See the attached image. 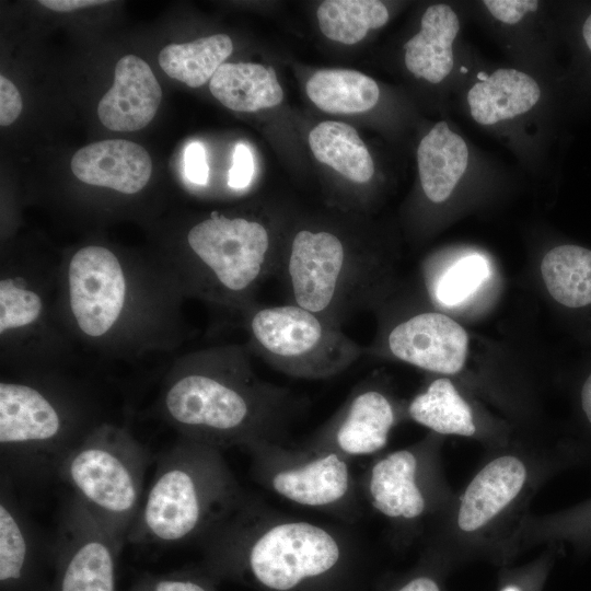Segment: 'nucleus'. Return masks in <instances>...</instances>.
I'll use <instances>...</instances> for the list:
<instances>
[{
	"mask_svg": "<svg viewBox=\"0 0 591 591\" xmlns=\"http://www.w3.org/2000/svg\"><path fill=\"white\" fill-rule=\"evenodd\" d=\"M209 90L221 104L236 112L274 107L283 99L275 69L253 62L221 65L209 82Z\"/></svg>",
	"mask_w": 591,
	"mask_h": 591,
	"instance_id": "21",
	"label": "nucleus"
},
{
	"mask_svg": "<svg viewBox=\"0 0 591 591\" xmlns=\"http://www.w3.org/2000/svg\"><path fill=\"white\" fill-rule=\"evenodd\" d=\"M125 544L72 497L50 544L49 591H116L118 557Z\"/></svg>",
	"mask_w": 591,
	"mask_h": 591,
	"instance_id": "10",
	"label": "nucleus"
},
{
	"mask_svg": "<svg viewBox=\"0 0 591 591\" xmlns=\"http://www.w3.org/2000/svg\"><path fill=\"white\" fill-rule=\"evenodd\" d=\"M339 547L325 530L306 522L282 523L252 545L248 564L264 586L279 591L306 577L328 571L338 561Z\"/></svg>",
	"mask_w": 591,
	"mask_h": 591,
	"instance_id": "11",
	"label": "nucleus"
},
{
	"mask_svg": "<svg viewBox=\"0 0 591 591\" xmlns=\"http://www.w3.org/2000/svg\"><path fill=\"white\" fill-rule=\"evenodd\" d=\"M460 21L447 4L430 5L424 13L420 31L405 45V65L417 78L431 83L441 82L454 66L452 44Z\"/></svg>",
	"mask_w": 591,
	"mask_h": 591,
	"instance_id": "17",
	"label": "nucleus"
},
{
	"mask_svg": "<svg viewBox=\"0 0 591 591\" xmlns=\"http://www.w3.org/2000/svg\"><path fill=\"white\" fill-rule=\"evenodd\" d=\"M415 455L401 450L378 462L371 473L373 506L390 518L414 519L425 510L424 496L415 482Z\"/></svg>",
	"mask_w": 591,
	"mask_h": 591,
	"instance_id": "22",
	"label": "nucleus"
},
{
	"mask_svg": "<svg viewBox=\"0 0 591 591\" xmlns=\"http://www.w3.org/2000/svg\"><path fill=\"white\" fill-rule=\"evenodd\" d=\"M540 96L538 84L526 73L498 69L471 88L467 103L475 121L494 125L529 112Z\"/></svg>",
	"mask_w": 591,
	"mask_h": 591,
	"instance_id": "20",
	"label": "nucleus"
},
{
	"mask_svg": "<svg viewBox=\"0 0 591 591\" xmlns=\"http://www.w3.org/2000/svg\"><path fill=\"white\" fill-rule=\"evenodd\" d=\"M252 356L245 344H225L176 358L162 380L159 416L185 439L204 444L253 431L280 393L258 381Z\"/></svg>",
	"mask_w": 591,
	"mask_h": 591,
	"instance_id": "2",
	"label": "nucleus"
},
{
	"mask_svg": "<svg viewBox=\"0 0 591 591\" xmlns=\"http://www.w3.org/2000/svg\"><path fill=\"white\" fill-rule=\"evenodd\" d=\"M417 163L425 196L440 204L450 197L465 173L468 149L445 121H439L419 142Z\"/></svg>",
	"mask_w": 591,
	"mask_h": 591,
	"instance_id": "18",
	"label": "nucleus"
},
{
	"mask_svg": "<svg viewBox=\"0 0 591 591\" xmlns=\"http://www.w3.org/2000/svg\"><path fill=\"white\" fill-rule=\"evenodd\" d=\"M129 591H207L198 581L182 573H147Z\"/></svg>",
	"mask_w": 591,
	"mask_h": 591,
	"instance_id": "31",
	"label": "nucleus"
},
{
	"mask_svg": "<svg viewBox=\"0 0 591 591\" xmlns=\"http://www.w3.org/2000/svg\"><path fill=\"white\" fill-rule=\"evenodd\" d=\"M183 242L161 258L186 299L240 315L257 303L262 285L277 275L282 251L266 222L218 210L194 222Z\"/></svg>",
	"mask_w": 591,
	"mask_h": 591,
	"instance_id": "3",
	"label": "nucleus"
},
{
	"mask_svg": "<svg viewBox=\"0 0 591 591\" xmlns=\"http://www.w3.org/2000/svg\"><path fill=\"white\" fill-rule=\"evenodd\" d=\"M321 32L329 39L354 45L370 30L382 27L389 20L386 7L376 0H326L317 8Z\"/></svg>",
	"mask_w": 591,
	"mask_h": 591,
	"instance_id": "29",
	"label": "nucleus"
},
{
	"mask_svg": "<svg viewBox=\"0 0 591 591\" xmlns=\"http://www.w3.org/2000/svg\"><path fill=\"white\" fill-rule=\"evenodd\" d=\"M185 171L188 179L197 185L208 183L209 169L206 150L199 142H192L185 151Z\"/></svg>",
	"mask_w": 591,
	"mask_h": 591,
	"instance_id": "36",
	"label": "nucleus"
},
{
	"mask_svg": "<svg viewBox=\"0 0 591 591\" xmlns=\"http://www.w3.org/2000/svg\"><path fill=\"white\" fill-rule=\"evenodd\" d=\"M483 3L495 19L507 24L518 23L528 12L538 8L536 0H485Z\"/></svg>",
	"mask_w": 591,
	"mask_h": 591,
	"instance_id": "33",
	"label": "nucleus"
},
{
	"mask_svg": "<svg viewBox=\"0 0 591 591\" xmlns=\"http://www.w3.org/2000/svg\"><path fill=\"white\" fill-rule=\"evenodd\" d=\"M22 97L18 88L3 74L0 76V125H11L22 112Z\"/></svg>",
	"mask_w": 591,
	"mask_h": 591,
	"instance_id": "35",
	"label": "nucleus"
},
{
	"mask_svg": "<svg viewBox=\"0 0 591 591\" xmlns=\"http://www.w3.org/2000/svg\"><path fill=\"white\" fill-rule=\"evenodd\" d=\"M582 33L586 44L591 50V14L588 16L583 24Z\"/></svg>",
	"mask_w": 591,
	"mask_h": 591,
	"instance_id": "40",
	"label": "nucleus"
},
{
	"mask_svg": "<svg viewBox=\"0 0 591 591\" xmlns=\"http://www.w3.org/2000/svg\"><path fill=\"white\" fill-rule=\"evenodd\" d=\"M312 153L356 184L368 183L374 174L373 160L357 130L341 121L326 120L309 136Z\"/></svg>",
	"mask_w": 591,
	"mask_h": 591,
	"instance_id": "24",
	"label": "nucleus"
},
{
	"mask_svg": "<svg viewBox=\"0 0 591 591\" xmlns=\"http://www.w3.org/2000/svg\"><path fill=\"white\" fill-rule=\"evenodd\" d=\"M528 482V468L517 455H499L486 463L461 496L456 526L465 534L488 528L515 503Z\"/></svg>",
	"mask_w": 591,
	"mask_h": 591,
	"instance_id": "13",
	"label": "nucleus"
},
{
	"mask_svg": "<svg viewBox=\"0 0 591 591\" xmlns=\"http://www.w3.org/2000/svg\"><path fill=\"white\" fill-rule=\"evenodd\" d=\"M254 162L250 148L237 143L233 152V163L229 171L228 185L233 189L247 187L253 177Z\"/></svg>",
	"mask_w": 591,
	"mask_h": 591,
	"instance_id": "34",
	"label": "nucleus"
},
{
	"mask_svg": "<svg viewBox=\"0 0 591 591\" xmlns=\"http://www.w3.org/2000/svg\"><path fill=\"white\" fill-rule=\"evenodd\" d=\"M107 3V1L100 0H40L39 4L57 11V12H70L78 9L100 5Z\"/></svg>",
	"mask_w": 591,
	"mask_h": 591,
	"instance_id": "37",
	"label": "nucleus"
},
{
	"mask_svg": "<svg viewBox=\"0 0 591 591\" xmlns=\"http://www.w3.org/2000/svg\"><path fill=\"white\" fill-rule=\"evenodd\" d=\"M396 591H443V589L437 579L430 576H419L409 580Z\"/></svg>",
	"mask_w": 591,
	"mask_h": 591,
	"instance_id": "38",
	"label": "nucleus"
},
{
	"mask_svg": "<svg viewBox=\"0 0 591 591\" xmlns=\"http://www.w3.org/2000/svg\"><path fill=\"white\" fill-rule=\"evenodd\" d=\"M71 170L82 183L136 195L149 183L152 160L140 144L125 139H107L79 149Z\"/></svg>",
	"mask_w": 591,
	"mask_h": 591,
	"instance_id": "16",
	"label": "nucleus"
},
{
	"mask_svg": "<svg viewBox=\"0 0 591 591\" xmlns=\"http://www.w3.org/2000/svg\"><path fill=\"white\" fill-rule=\"evenodd\" d=\"M150 461L147 449L126 427L101 421L69 452L56 476L99 521L126 541L143 500Z\"/></svg>",
	"mask_w": 591,
	"mask_h": 591,
	"instance_id": "7",
	"label": "nucleus"
},
{
	"mask_svg": "<svg viewBox=\"0 0 591 591\" xmlns=\"http://www.w3.org/2000/svg\"><path fill=\"white\" fill-rule=\"evenodd\" d=\"M186 299L161 257L83 244L60 258L56 311L74 347L107 359L175 349Z\"/></svg>",
	"mask_w": 591,
	"mask_h": 591,
	"instance_id": "1",
	"label": "nucleus"
},
{
	"mask_svg": "<svg viewBox=\"0 0 591 591\" xmlns=\"http://www.w3.org/2000/svg\"><path fill=\"white\" fill-rule=\"evenodd\" d=\"M95 408L66 371L2 373L1 461L12 475H57L69 452L95 427Z\"/></svg>",
	"mask_w": 591,
	"mask_h": 591,
	"instance_id": "4",
	"label": "nucleus"
},
{
	"mask_svg": "<svg viewBox=\"0 0 591 591\" xmlns=\"http://www.w3.org/2000/svg\"><path fill=\"white\" fill-rule=\"evenodd\" d=\"M389 268L356 239L331 228L302 227L282 246L276 277L291 303L341 327L386 298Z\"/></svg>",
	"mask_w": 591,
	"mask_h": 591,
	"instance_id": "5",
	"label": "nucleus"
},
{
	"mask_svg": "<svg viewBox=\"0 0 591 591\" xmlns=\"http://www.w3.org/2000/svg\"><path fill=\"white\" fill-rule=\"evenodd\" d=\"M541 275L551 297L567 308L591 304V250L565 244L549 250Z\"/></svg>",
	"mask_w": 591,
	"mask_h": 591,
	"instance_id": "26",
	"label": "nucleus"
},
{
	"mask_svg": "<svg viewBox=\"0 0 591 591\" xmlns=\"http://www.w3.org/2000/svg\"><path fill=\"white\" fill-rule=\"evenodd\" d=\"M489 275L488 260L479 254H468L451 264L436 279L433 297L441 305H459L476 292Z\"/></svg>",
	"mask_w": 591,
	"mask_h": 591,
	"instance_id": "30",
	"label": "nucleus"
},
{
	"mask_svg": "<svg viewBox=\"0 0 591 591\" xmlns=\"http://www.w3.org/2000/svg\"><path fill=\"white\" fill-rule=\"evenodd\" d=\"M60 258L2 257L0 363L8 373L66 371L76 347L56 311Z\"/></svg>",
	"mask_w": 591,
	"mask_h": 591,
	"instance_id": "6",
	"label": "nucleus"
},
{
	"mask_svg": "<svg viewBox=\"0 0 591 591\" xmlns=\"http://www.w3.org/2000/svg\"><path fill=\"white\" fill-rule=\"evenodd\" d=\"M241 316L252 355L286 374L326 378L364 355V347L341 327L291 302L256 303Z\"/></svg>",
	"mask_w": 591,
	"mask_h": 591,
	"instance_id": "9",
	"label": "nucleus"
},
{
	"mask_svg": "<svg viewBox=\"0 0 591 591\" xmlns=\"http://www.w3.org/2000/svg\"><path fill=\"white\" fill-rule=\"evenodd\" d=\"M2 480L0 499L1 591H49L43 581V564H51L50 547L44 549L28 520Z\"/></svg>",
	"mask_w": 591,
	"mask_h": 591,
	"instance_id": "14",
	"label": "nucleus"
},
{
	"mask_svg": "<svg viewBox=\"0 0 591 591\" xmlns=\"http://www.w3.org/2000/svg\"><path fill=\"white\" fill-rule=\"evenodd\" d=\"M202 443L185 439L162 453L127 543L172 545L202 526L220 498L218 470L205 455Z\"/></svg>",
	"mask_w": 591,
	"mask_h": 591,
	"instance_id": "8",
	"label": "nucleus"
},
{
	"mask_svg": "<svg viewBox=\"0 0 591 591\" xmlns=\"http://www.w3.org/2000/svg\"><path fill=\"white\" fill-rule=\"evenodd\" d=\"M227 34H216L184 44H170L159 53V65L171 78L190 88L204 85L232 54Z\"/></svg>",
	"mask_w": 591,
	"mask_h": 591,
	"instance_id": "28",
	"label": "nucleus"
},
{
	"mask_svg": "<svg viewBox=\"0 0 591 591\" xmlns=\"http://www.w3.org/2000/svg\"><path fill=\"white\" fill-rule=\"evenodd\" d=\"M418 424L441 434L473 437L476 426L472 409L448 378H439L418 394L408 406Z\"/></svg>",
	"mask_w": 591,
	"mask_h": 591,
	"instance_id": "27",
	"label": "nucleus"
},
{
	"mask_svg": "<svg viewBox=\"0 0 591 591\" xmlns=\"http://www.w3.org/2000/svg\"><path fill=\"white\" fill-rule=\"evenodd\" d=\"M468 336L463 326L447 314L418 311L392 320L364 355L390 356L426 371L440 374L460 372L466 361Z\"/></svg>",
	"mask_w": 591,
	"mask_h": 591,
	"instance_id": "12",
	"label": "nucleus"
},
{
	"mask_svg": "<svg viewBox=\"0 0 591 591\" xmlns=\"http://www.w3.org/2000/svg\"><path fill=\"white\" fill-rule=\"evenodd\" d=\"M161 101L162 90L150 66L127 55L115 66L113 85L99 102L97 115L109 130L136 131L154 118Z\"/></svg>",
	"mask_w": 591,
	"mask_h": 591,
	"instance_id": "15",
	"label": "nucleus"
},
{
	"mask_svg": "<svg viewBox=\"0 0 591 591\" xmlns=\"http://www.w3.org/2000/svg\"><path fill=\"white\" fill-rule=\"evenodd\" d=\"M273 485L281 496L304 506H325L339 500L348 490L346 463L328 454L296 470L278 473Z\"/></svg>",
	"mask_w": 591,
	"mask_h": 591,
	"instance_id": "23",
	"label": "nucleus"
},
{
	"mask_svg": "<svg viewBox=\"0 0 591 591\" xmlns=\"http://www.w3.org/2000/svg\"><path fill=\"white\" fill-rule=\"evenodd\" d=\"M395 422L390 398L376 389L356 392L335 429L338 447L349 454L374 453L385 447Z\"/></svg>",
	"mask_w": 591,
	"mask_h": 591,
	"instance_id": "19",
	"label": "nucleus"
},
{
	"mask_svg": "<svg viewBox=\"0 0 591 591\" xmlns=\"http://www.w3.org/2000/svg\"><path fill=\"white\" fill-rule=\"evenodd\" d=\"M582 409L591 422V374L587 378L581 390Z\"/></svg>",
	"mask_w": 591,
	"mask_h": 591,
	"instance_id": "39",
	"label": "nucleus"
},
{
	"mask_svg": "<svg viewBox=\"0 0 591 591\" xmlns=\"http://www.w3.org/2000/svg\"><path fill=\"white\" fill-rule=\"evenodd\" d=\"M309 99L323 112L362 113L374 107L380 90L364 73L350 69H324L310 77L305 85Z\"/></svg>",
	"mask_w": 591,
	"mask_h": 591,
	"instance_id": "25",
	"label": "nucleus"
},
{
	"mask_svg": "<svg viewBox=\"0 0 591 591\" xmlns=\"http://www.w3.org/2000/svg\"><path fill=\"white\" fill-rule=\"evenodd\" d=\"M545 575L546 570L543 564L506 572L497 591H541Z\"/></svg>",
	"mask_w": 591,
	"mask_h": 591,
	"instance_id": "32",
	"label": "nucleus"
}]
</instances>
